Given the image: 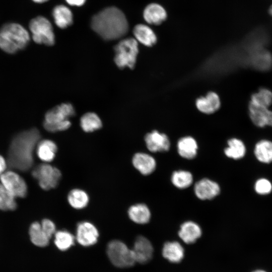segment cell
I'll return each instance as SVG.
<instances>
[{"mask_svg": "<svg viewBox=\"0 0 272 272\" xmlns=\"http://www.w3.org/2000/svg\"><path fill=\"white\" fill-rule=\"evenodd\" d=\"M40 138V132L36 128L17 134L13 139L8 150L9 166L23 172L29 170L33 163V151Z\"/></svg>", "mask_w": 272, "mask_h": 272, "instance_id": "6da1fadb", "label": "cell"}, {"mask_svg": "<svg viewBox=\"0 0 272 272\" xmlns=\"http://www.w3.org/2000/svg\"><path fill=\"white\" fill-rule=\"evenodd\" d=\"M91 25L92 29L105 40L119 39L124 36L128 30L125 16L115 7L106 8L95 15Z\"/></svg>", "mask_w": 272, "mask_h": 272, "instance_id": "7a4b0ae2", "label": "cell"}, {"mask_svg": "<svg viewBox=\"0 0 272 272\" xmlns=\"http://www.w3.org/2000/svg\"><path fill=\"white\" fill-rule=\"evenodd\" d=\"M28 31L16 23L4 24L0 28V48L13 54L26 47L30 41Z\"/></svg>", "mask_w": 272, "mask_h": 272, "instance_id": "3957f363", "label": "cell"}, {"mask_svg": "<svg viewBox=\"0 0 272 272\" xmlns=\"http://www.w3.org/2000/svg\"><path fill=\"white\" fill-rule=\"evenodd\" d=\"M75 114L73 106L69 103H62L48 110L43 122L44 128L49 132L63 131L71 126L69 118Z\"/></svg>", "mask_w": 272, "mask_h": 272, "instance_id": "277c9868", "label": "cell"}, {"mask_svg": "<svg viewBox=\"0 0 272 272\" xmlns=\"http://www.w3.org/2000/svg\"><path fill=\"white\" fill-rule=\"evenodd\" d=\"M114 51V62L119 68H134L139 53L138 42L134 38L121 40L115 46Z\"/></svg>", "mask_w": 272, "mask_h": 272, "instance_id": "5b68a950", "label": "cell"}, {"mask_svg": "<svg viewBox=\"0 0 272 272\" xmlns=\"http://www.w3.org/2000/svg\"><path fill=\"white\" fill-rule=\"evenodd\" d=\"M106 252L110 261L115 266L128 267L135 263L132 250L120 240L110 241L107 245Z\"/></svg>", "mask_w": 272, "mask_h": 272, "instance_id": "8992f818", "label": "cell"}, {"mask_svg": "<svg viewBox=\"0 0 272 272\" xmlns=\"http://www.w3.org/2000/svg\"><path fill=\"white\" fill-rule=\"evenodd\" d=\"M33 41L38 44L52 46L55 36L51 23L46 18L38 16L32 19L29 25Z\"/></svg>", "mask_w": 272, "mask_h": 272, "instance_id": "52a82bcc", "label": "cell"}, {"mask_svg": "<svg viewBox=\"0 0 272 272\" xmlns=\"http://www.w3.org/2000/svg\"><path fill=\"white\" fill-rule=\"evenodd\" d=\"M32 174L44 190L55 188L61 176V172L57 168L47 163L38 165L33 169Z\"/></svg>", "mask_w": 272, "mask_h": 272, "instance_id": "ba28073f", "label": "cell"}, {"mask_svg": "<svg viewBox=\"0 0 272 272\" xmlns=\"http://www.w3.org/2000/svg\"><path fill=\"white\" fill-rule=\"evenodd\" d=\"M1 183L15 198L24 197L27 193V186L24 179L12 171L4 172L0 175Z\"/></svg>", "mask_w": 272, "mask_h": 272, "instance_id": "9c48e42d", "label": "cell"}, {"mask_svg": "<svg viewBox=\"0 0 272 272\" xmlns=\"http://www.w3.org/2000/svg\"><path fill=\"white\" fill-rule=\"evenodd\" d=\"M98 237V231L92 223L83 221L77 225L76 239L80 245L92 246L97 242Z\"/></svg>", "mask_w": 272, "mask_h": 272, "instance_id": "30bf717a", "label": "cell"}, {"mask_svg": "<svg viewBox=\"0 0 272 272\" xmlns=\"http://www.w3.org/2000/svg\"><path fill=\"white\" fill-rule=\"evenodd\" d=\"M131 250L135 262L145 264L148 262L153 257V245L149 240L144 236L137 237Z\"/></svg>", "mask_w": 272, "mask_h": 272, "instance_id": "8fae6325", "label": "cell"}, {"mask_svg": "<svg viewBox=\"0 0 272 272\" xmlns=\"http://www.w3.org/2000/svg\"><path fill=\"white\" fill-rule=\"evenodd\" d=\"M146 147L151 152H163L169 150L170 143L168 136L158 130H153L145 137Z\"/></svg>", "mask_w": 272, "mask_h": 272, "instance_id": "7c38bea8", "label": "cell"}, {"mask_svg": "<svg viewBox=\"0 0 272 272\" xmlns=\"http://www.w3.org/2000/svg\"><path fill=\"white\" fill-rule=\"evenodd\" d=\"M194 191L199 199L210 200L220 193V187L217 182L209 179L203 178L195 184Z\"/></svg>", "mask_w": 272, "mask_h": 272, "instance_id": "4fadbf2b", "label": "cell"}, {"mask_svg": "<svg viewBox=\"0 0 272 272\" xmlns=\"http://www.w3.org/2000/svg\"><path fill=\"white\" fill-rule=\"evenodd\" d=\"M167 17V12L165 8L156 3L149 4L143 11V18L149 25H161L166 20Z\"/></svg>", "mask_w": 272, "mask_h": 272, "instance_id": "5bb4252c", "label": "cell"}, {"mask_svg": "<svg viewBox=\"0 0 272 272\" xmlns=\"http://www.w3.org/2000/svg\"><path fill=\"white\" fill-rule=\"evenodd\" d=\"M248 110L250 119L256 126L260 127L267 125L272 126V111L268 108L249 102Z\"/></svg>", "mask_w": 272, "mask_h": 272, "instance_id": "9a60e30c", "label": "cell"}, {"mask_svg": "<svg viewBox=\"0 0 272 272\" xmlns=\"http://www.w3.org/2000/svg\"><path fill=\"white\" fill-rule=\"evenodd\" d=\"M195 105L201 113L212 114L219 109L221 105L220 99L217 93L210 92L206 96L197 98L195 101Z\"/></svg>", "mask_w": 272, "mask_h": 272, "instance_id": "2e32d148", "label": "cell"}, {"mask_svg": "<svg viewBox=\"0 0 272 272\" xmlns=\"http://www.w3.org/2000/svg\"><path fill=\"white\" fill-rule=\"evenodd\" d=\"M134 167L144 175L153 173L156 167L155 159L150 155L145 153H137L132 160Z\"/></svg>", "mask_w": 272, "mask_h": 272, "instance_id": "e0dca14e", "label": "cell"}, {"mask_svg": "<svg viewBox=\"0 0 272 272\" xmlns=\"http://www.w3.org/2000/svg\"><path fill=\"white\" fill-rule=\"evenodd\" d=\"M133 34L134 39L146 46H153L157 42L156 34L148 25L137 24L133 29Z\"/></svg>", "mask_w": 272, "mask_h": 272, "instance_id": "ac0fdd59", "label": "cell"}, {"mask_svg": "<svg viewBox=\"0 0 272 272\" xmlns=\"http://www.w3.org/2000/svg\"><path fill=\"white\" fill-rule=\"evenodd\" d=\"M202 231L199 226L192 221H186L181 226L178 236L185 243L190 244L196 241L201 235Z\"/></svg>", "mask_w": 272, "mask_h": 272, "instance_id": "d6986e66", "label": "cell"}, {"mask_svg": "<svg viewBox=\"0 0 272 272\" xmlns=\"http://www.w3.org/2000/svg\"><path fill=\"white\" fill-rule=\"evenodd\" d=\"M162 255L168 261L172 263L180 262L184 257V249L177 241H168L164 244Z\"/></svg>", "mask_w": 272, "mask_h": 272, "instance_id": "ffe728a7", "label": "cell"}, {"mask_svg": "<svg viewBox=\"0 0 272 272\" xmlns=\"http://www.w3.org/2000/svg\"><path fill=\"white\" fill-rule=\"evenodd\" d=\"M177 146L179 155L183 158L192 159L197 155V144L191 137L181 138L178 140Z\"/></svg>", "mask_w": 272, "mask_h": 272, "instance_id": "44dd1931", "label": "cell"}, {"mask_svg": "<svg viewBox=\"0 0 272 272\" xmlns=\"http://www.w3.org/2000/svg\"><path fill=\"white\" fill-rule=\"evenodd\" d=\"M129 219L138 224H145L151 218V212L147 205L137 203L129 207L128 210Z\"/></svg>", "mask_w": 272, "mask_h": 272, "instance_id": "7402d4cb", "label": "cell"}, {"mask_svg": "<svg viewBox=\"0 0 272 272\" xmlns=\"http://www.w3.org/2000/svg\"><path fill=\"white\" fill-rule=\"evenodd\" d=\"M55 24L60 28L64 29L71 25L73 16L71 11L64 5H58L52 11Z\"/></svg>", "mask_w": 272, "mask_h": 272, "instance_id": "603a6c76", "label": "cell"}, {"mask_svg": "<svg viewBox=\"0 0 272 272\" xmlns=\"http://www.w3.org/2000/svg\"><path fill=\"white\" fill-rule=\"evenodd\" d=\"M57 149L56 144L49 140L39 141L37 145L38 157L45 162H49L54 159Z\"/></svg>", "mask_w": 272, "mask_h": 272, "instance_id": "cb8c5ba5", "label": "cell"}, {"mask_svg": "<svg viewBox=\"0 0 272 272\" xmlns=\"http://www.w3.org/2000/svg\"><path fill=\"white\" fill-rule=\"evenodd\" d=\"M29 235L31 242L39 247L46 246L50 239L42 228L41 224L37 222H34L31 225L29 228Z\"/></svg>", "mask_w": 272, "mask_h": 272, "instance_id": "d4e9b609", "label": "cell"}, {"mask_svg": "<svg viewBox=\"0 0 272 272\" xmlns=\"http://www.w3.org/2000/svg\"><path fill=\"white\" fill-rule=\"evenodd\" d=\"M254 155L256 159L263 163L272 162V142L263 140L259 141L254 148Z\"/></svg>", "mask_w": 272, "mask_h": 272, "instance_id": "484cf974", "label": "cell"}, {"mask_svg": "<svg viewBox=\"0 0 272 272\" xmlns=\"http://www.w3.org/2000/svg\"><path fill=\"white\" fill-rule=\"evenodd\" d=\"M227 144L228 147L224 150V153L227 157L238 160L245 156L246 147L241 140L232 138L228 141Z\"/></svg>", "mask_w": 272, "mask_h": 272, "instance_id": "4316f807", "label": "cell"}, {"mask_svg": "<svg viewBox=\"0 0 272 272\" xmlns=\"http://www.w3.org/2000/svg\"><path fill=\"white\" fill-rule=\"evenodd\" d=\"M67 201L72 208L80 210L84 209L88 205L89 197L84 190L76 188L72 189L69 193Z\"/></svg>", "mask_w": 272, "mask_h": 272, "instance_id": "83f0119b", "label": "cell"}, {"mask_svg": "<svg viewBox=\"0 0 272 272\" xmlns=\"http://www.w3.org/2000/svg\"><path fill=\"white\" fill-rule=\"evenodd\" d=\"M80 125L85 132H92L100 129L102 125L99 117L95 113L88 112L84 114L80 120Z\"/></svg>", "mask_w": 272, "mask_h": 272, "instance_id": "f1b7e54d", "label": "cell"}, {"mask_svg": "<svg viewBox=\"0 0 272 272\" xmlns=\"http://www.w3.org/2000/svg\"><path fill=\"white\" fill-rule=\"evenodd\" d=\"M54 235V244L60 250L65 251L69 249L75 243V237L66 230L56 231Z\"/></svg>", "mask_w": 272, "mask_h": 272, "instance_id": "f546056e", "label": "cell"}, {"mask_svg": "<svg viewBox=\"0 0 272 272\" xmlns=\"http://www.w3.org/2000/svg\"><path fill=\"white\" fill-rule=\"evenodd\" d=\"M171 179L175 187L179 189H185L192 183L193 176L189 171L179 170L172 173Z\"/></svg>", "mask_w": 272, "mask_h": 272, "instance_id": "4dcf8cb0", "label": "cell"}, {"mask_svg": "<svg viewBox=\"0 0 272 272\" xmlns=\"http://www.w3.org/2000/svg\"><path fill=\"white\" fill-rule=\"evenodd\" d=\"M250 103L259 106L268 108L272 103V92L266 88H261L253 93L250 98Z\"/></svg>", "mask_w": 272, "mask_h": 272, "instance_id": "1f68e13d", "label": "cell"}, {"mask_svg": "<svg viewBox=\"0 0 272 272\" xmlns=\"http://www.w3.org/2000/svg\"><path fill=\"white\" fill-rule=\"evenodd\" d=\"M16 207L15 197L0 183V210L13 211Z\"/></svg>", "mask_w": 272, "mask_h": 272, "instance_id": "d6a6232c", "label": "cell"}, {"mask_svg": "<svg viewBox=\"0 0 272 272\" xmlns=\"http://www.w3.org/2000/svg\"><path fill=\"white\" fill-rule=\"evenodd\" d=\"M255 191L259 194L266 195L272 190V184L271 182L266 178H260L258 179L254 185Z\"/></svg>", "mask_w": 272, "mask_h": 272, "instance_id": "836d02e7", "label": "cell"}, {"mask_svg": "<svg viewBox=\"0 0 272 272\" xmlns=\"http://www.w3.org/2000/svg\"><path fill=\"white\" fill-rule=\"evenodd\" d=\"M40 224L47 235L51 238L56 232L55 225L54 223L49 219H45L43 220Z\"/></svg>", "mask_w": 272, "mask_h": 272, "instance_id": "e575fe53", "label": "cell"}, {"mask_svg": "<svg viewBox=\"0 0 272 272\" xmlns=\"http://www.w3.org/2000/svg\"><path fill=\"white\" fill-rule=\"evenodd\" d=\"M66 2L71 6H81L85 2L86 0H65Z\"/></svg>", "mask_w": 272, "mask_h": 272, "instance_id": "d590c367", "label": "cell"}, {"mask_svg": "<svg viewBox=\"0 0 272 272\" xmlns=\"http://www.w3.org/2000/svg\"><path fill=\"white\" fill-rule=\"evenodd\" d=\"M7 164L5 159L0 155V175L5 171Z\"/></svg>", "mask_w": 272, "mask_h": 272, "instance_id": "8d00e7d4", "label": "cell"}, {"mask_svg": "<svg viewBox=\"0 0 272 272\" xmlns=\"http://www.w3.org/2000/svg\"><path fill=\"white\" fill-rule=\"evenodd\" d=\"M32 1L36 3H43L48 1V0H32Z\"/></svg>", "mask_w": 272, "mask_h": 272, "instance_id": "74e56055", "label": "cell"}, {"mask_svg": "<svg viewBox=\"0 0 272 272\" xmlns=\"http://www.w3.org/2000/svg\"><path fill=\"white\" fill-rule=\"evenodd\" d=\"M252 272H267V271L263 269H256L255 270L253 271Z\"/></svg>", "mask_w": 272, "mask_h": 272, "instance_id": "f35d334b", "label": "cell"}, {"mask_svg": "<svg viewBox=\"0 0 272 272\" xmlns=\"http://www.w3.org/2000/svg\"><path fill=\"white\" fill-rule=\"evenodd\" d=\"M269 12L270 14L272 16V5L270 7V8H269Z\"/></svg>", "mask_w": 272, "mask_h": 272, "instance_id": "ab89813d", "label": "cell"}]
</instances>
